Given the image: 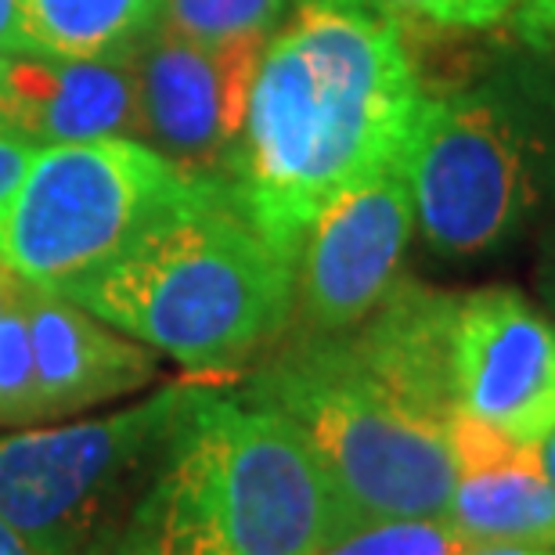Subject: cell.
I'll use <instances>...</instances> for the list:
<instances>
[{
  "instance_id": "obj_1",
  "label": "cell",
  "mask_w": 555,
  "mask_h": 555,
  "mask_svg": "<svg viewBox=\"0 0 555 555\" xmlns=\"http://www.w3.org/2000/svg\"><path fill=\"white\" fill-rule=\"evenodd\" d=\"M422 102L397 22L304 0L263 48L228 192L299 260L321 209L408 152Z\"/></svg>"
},
{
  "instance_id": "obj_2",
  "label": "cell",
  "mask_w": 555,
  "mask_h": 555,
  "mask_svg": "<svg viewBox=\"0 0 555 555\" xmlns=\"http://www.w3.org/2000/svg\"><path fill=\"white\" fill-rule=\"evenodd\" d=\"M65 296L184 369L220 372L285 328L296 257L253 224L228 184L195 181Z\"/></svg>"
},
{
  "instance_id": "obj_3",
  "label": "cell",
  "mask_w": 555,
  "mask_h": 555,
  "mask_svg": "<svg viewBox=\"0 0 555 555\" xmlns=\"http://www.w3.org/2000/svg\"><path fill=\"white\" fill-rule=\"evenodd\" d=\"M415 228L443 257H476L555 192V91L502 76L426 98L404 152Z\"/></svg>"
},
{
  "instance_id": "obj_4",
  "label": "cell",
  "mask_w": 555,
  "mask_h": 555,
  "mask_svg": "<svg viewBox=\"0 0 555 555\" xmlns=\"http://www.w3.org/2000/svg\"><path fill=\"white\" fill-rule=\"evenodd\" d=\"M249 401L282 412L310 443L347 530L448 513L454 459L448 426L415 415L369 379L339 336H307L253 383Z\"/></svg>"
},
{
  "instance_id": "obj_5",
  "label": "cell",
  "mask_w": 555,
  "mask_h": 555,
  "mask_svg": "<svg viewBox=\"0 0 555 555\" xmlns=\"http://www.w3.org/2000/svg\"><path fill=\"white\" fill-rule=\"evenodd\" d=\"M209 555H318L347 534L339 498L282 412L203 386L163 462Z\"/></svg>"
},
{
  "instance_id": "obj_6",
  "label": "cell",
  "mask_w": 555,
  "mask_h": 555,
  "mask_svg": "<svg viewBox=\"0 0 555 555\" xmlns=\"http://www.w3.org/2000/svg\"><path fill=\"white\" fill-rule=\"evenodd\" d=\"M203 379L163 386L127 412L0 437V516L40 555H87L159 473Z\"/></svg>"
},
{
  "instance_id": "obj_7",
  "label": "cell",
  "mask_w": 555,
  "mask_h": 555,
  "mask_svg": "<svg viewBox=\"0 0 555 555\" xmlns=\"http://www.w3.org/2000/svg\"><path fill=\"white\" fill-rule=\"evenodd\" d=\"M192 184L134 138L37 149L0 224V260L65 296Z\"/></svg>"
},
{
  "instance_id": "obj_8",
  "label": "cell",
  "mask_w": 555,
  "mask_h": 555,
  "mask_svg": "<svg viewBox=\"0 0 555 555\" xmlns=\"http://www.w3.org/2000/svg\"><path fill=\"white\" fill-rule=\"evenodd\" d=\"M268 40L203 43L152 26L130 48L138 141L159 152L188 181L228 184Z\"/></svg>"
},
{
  "instance_id": "obj_9",
  "label": "cell",
  "mask_w": 555,
  "mask_h": 555,
  "mask_svg": "<svg viewBox=\"0 0 555 555\" xmlns=\"http://www.w3.org/2000/svg\"><path fill=\"white\" fill-rule=\"evenodd\" d=\"M415 203L404 155L321 209L296 260V304L307 336L361 325L397 285Z\"/></svg>"
},
{
  "instance_id": "obj_10",
  "label": "cell",
  "mask_w": 555,
  "mask_h": 555,
  "mask_svg": "<svg viewBox=\"0 0 555 555\" xmlns=\"http://www.w3.org/2000/svg\"><path fill=\"white\" fill-rule=\"evenodd\" d=\"M451 393L459 415L538 448L555 429V325L508 288L459 299Z\"/></svg>"
},
{
  "instance_id": "obj_11",
  "label": "cell",
  "mask_w": 555,
  "mask_h": 555,
  "mask_svg": "<svg viewBox=\"0 0 555 555\" xmlns=\"http://www.w3.org/2000/svg\"><path fill=\"white\" fill-rule=\"evenodd\" d=\"M0 130L29 149L138 141V87L127 54L73 59L37 48L0 54Z\"/></svg>"
},
{
  "instance_id": "obj_12",
  "label": "cell",
  "mask_w": 555,
  "mask_h": 555,
  "mask_svg": "<svg viewBox=\"0 0 555 555\" xmlns=\"http://www.w3.org/2000/svg\"><path fill=\"white\" fill-rule=\"evenodd\" d=\"M454 491L443 519L473 545L555 548V487L538 448L476 418L448 422Z\"/></svg>"
},
{
  "instance_id": "obj_13",
  "label": "cell",
  "mask_w": 555,
  "mask_h": 555,
  "mask_svg": "<svg viewBox=\"0 0 555 555\" xmlns=\"http://www.w3.org/2000/svg\"><path fill=\"white\" fill-rule=\"evenodd\" d=\"M40 422L134 393L155 375V353L69 296L26 282Z\"/></svg>"
},
{
  "instance_id": "obj_14",
  "label": "cell",
  "mask_w": 555,
  "mask_h": 555,
  "mask_svg": "<svg viewBox=\"0 0 555 555\" xmlns=\"http://www.w3.org/2000/svg\"><path fill=\"white\" fill-rule=\"evenodd\" d=\"M459 299L418 282H397L361 325L339 332L353 364L415 415L448 426L459 415L451 393V332Z\"/></svg>"
},
{
  "instance_id": "obj_15",
  "label": "cell",
  "mask_w": 555,
  "mask_h": 555,
  "mask_svg": "<svg viewBox=\"0 0 555 555\" xmlns=\"http://www.w3.org/2000/svg\"><path fill=\"white\" fill-rule=\"evenodd\" d=\"M163 0H18L26 48L108 59L127 54L155 26Z\"/></svg>"
},
{
  "instance_id": "obj_16",
  "label": "cell",
  "mask_w": 555,
  "mask_h": 555,
  "mask_svg": "<svg viewBox=\"0 0 555 555\" xmlns=\"http://www.w3.org/2000/svg\"><path fill=\"white\" fill-rule=\"evenodd\" d=\"M87 555H209L192 513L159 469L127 519Z\"/></svg>"
},
{
  "instance_id": "obj_17",
  "label": "cell",
  "mask_w": 555,
  "mask_h": 555,
  "mask_svg": "<svg viewBox=\"0 0 555 555\" xmlns=\"http://www.w3.org/2000/svg\"><path fill=\"white\" fill-rule=\"evenodd\" d=\"M288 0H163L155 26L188 40L228 43L246 37H271Z\"/></svg>"
},
{
  "instance_id": "obj_18",
  "label": "cell",
  "mask_w": 555,
  "mask_h": 555,
  "mask_svg": "<svg viewBox=\"0 0 555 555\" xmlns=\"http://www.w3.org/2000/svg\"><path fill=\"white\" fill-rule=\"evenodd\" d=\"M37 422V361H33L26 282L15 278V288L0 310V429H29Z\"/></svg>"
},
{
  "instance_id": "obj_19",
  "label": "cell",
  "mask_w": 555,
  "mask_h": 555,
  "mask_svg": "<svg viewBox=\"0 0 555 555\" xmlns=\"http://www.w3.org/2000/svg\"><path fill=\"white\" fill-rule=\"evenodd\" d=\"M473 548L443 516L433 519H383L339 534L318 555H462Z\"/></svg>"
},
{
  "instance_id": "obj_20",
  "label": "cell",
  "mask_w": 555,
  "mask_h": 555,
  "mask_svg": "<svg viewBox=\"0 0 555 555\" xmlns=\"http://www.w3.org/2000/svg\"><path fill=\"white\" fill-rule=\"evenodd\" d=\"M390 22H426L440 29H487L508 15L516 0H369Z\"/></svg>"
},
{
  "instance_id": "obj_21",
  "label": "cell",
  "mask_w": 555,
  "mask_h": 555,
  "mask_svg": "<svg viewBox=\"0 0 555 555\" xmlns=\"http://www.w3.org/2000/svg\"><path fill=\"white\" fill-rule=\"evenodd\" d=\"M33 155H37V149H29V144H22L0 130V224H4L11 198H15L22 177L29 170Z\"/></svg>"
},
{
  "instance_id": "obj_22",
  "label": "cell",
  "mask_w": 555,
  "mask_h": 555,
  "mask_svg": "<svg viewBox=\"0 0 555 555\" xmlns=\"http://www.w3.org/2000/svg\"><path fill=\"white\" fill-rule=\"evenodd\" d=\"M519 26H524L530 40L555 48V0H527L524 15H519Z\"/></svg>"
},
{
  "instance_id": "obj_23",
  "label": "cell",
  "mask_w": 555,
  "mask_h": 555,
  "mask_svg": "<svg viewBox=\"0 0 555 555\" xmlns=\"http://www.w3.org/2000/svg\"><path fill=\"white\" fill-rule=\"evenodd\" d=\"M22 48H26V37H22V22H18V0H0V54Z\"/></svg>"
},
{
  "instance_id": "obj_24",
  "label": "cell",
  "mask_w": 555,
  "mask_h": 555,
  "mask_svg": "<svg viewBox=\"0 0 555 555\" xmlns=\"http://www.w3.org/2000/svg\"><path fill=\"white\" fill-rule=\"evenodd\" d=\"M0 555H40V552L33 548L4 516H0Z\"/></svg>"
},
{
  "instance_id": "obj_25",
  "label": "cell",
  "mask_w": 555,
  "mask_h": 555,
  "mask_svg": "<svg viewBox=\"0 0 555 555\" xmlns=\"http://www.w3.org/2000/svg\"><path fill=\"white\" fill-rule=\"evenodd\" d=\"M462 555H545L541 548H527V545H473Z\"/></svg>"
},
{
  "instance_id": "obj_26",
  "label": "cell",
  "mask_w": 555,
  "mask_h": 555,
  "mask_svg": "<svg viewBox=\"0 0 555 555\" xmlns=\"http://www.w3.org/2000/svg\"><path fill=\"white\" fill-rule=\"evenodd\" d=\"M538 459H541V469L548 476V483L555 487V429L538 443Z\"/></svg>"
},
{
  "instance_id": "obj_27",
  "label": "cell",
  "mask_w": 555,
  "mask_h": 555,
  "mask_svg": "<svg viewBox=\"0 0 555 555\" xmlns=\"http://www.w3.org/2000/svg\"><path fill=\"white\" fill-rule=\"evenodd\" d=\"M314 4H336V8H372L369 0H314Z\"/></svg>"
},
{
  "instance_id": "obj_28",
  "label": "cell",
  "mask_w": 555,
  "mask_h": 555,
  "mask_svg": "<svg viewBox=\"0 0 555 555\" xmlns=\"http://www.w3.org/2000/svg\"><path fill=\"white\" fill-rule=\"evenodd\" d=\"M548 268H552V278H548V293L555 296V249H552V257H548Z\"/></svg>"
}]
</instances>
